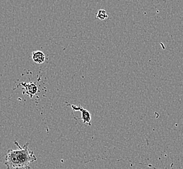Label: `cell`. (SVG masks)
Masks as SVG:
<instances>
[{
  "label": "cell",
  "mask_w": 183,
  "mask_h": 169,
  "mask_svg": "<svg viewBox=\"0 0 183 169\" xmlns=\"http://www.w3.org/2000/svg\"><path fill=\"white\" fill-rule=\"evenodd\" d=\"M65 103L67 104V105H70L73 111H79L82 113V120H83L84 124H87L89 126L91 125V114L87 110L83 108L80 105L78 106H76L74 105L68 104L67 102Z\"/></svg>",
  "instance_id": "cell-2"
},
{
  "label": "cell",
  "mask_w": 183,
  "mask_h": 169,
  "mask_svg": "<svg viewBox=\"0 0 183 169\" xmlns=\"http://www.w3.org/2000/svg\"><path fill=\"white\" fill-rule=\"evenodd\" d=\"M96 18H98L100 20H105L106 19H107L108 18V14L106 12V11H105L104 9H100L98 11V12L96 14Z\"/></svg>",
  "instance_id": "cell-5"
},
{
  "label": "cell",
  "mask_w": 183,
  "mask_h": 169,
  "mask_svg": "<svg viewBox=\"0 0 183 169\" xmlns=\"http://www.w3.org/2000/svg\"><path fill=\"white\" fill-rule=\"evenodd\" d=\"M19 85H21L24 88H25L26 94L27 95H29L31 98L33 97V95L36 94L38 91L37 86H36L35 82H30V83L22 82L19 84Z\"/></svg>",
  "instance_id": "cell-3"
},
{
  "label": "cell",
  "mask_w": 183,
  "mask_h": 169,
  "mask_svg": "<svg viewBox=\"0 0 183 169\" xmlns=\"http://www.w3.org/2000/svg\"><path fill=\"white\" fill-rule=\"evenodd\" d=\"M14 144L18 150H9L5 157V164L7 169H30V164L36 160L33 152L29 148V142L26 143L23 147L20 146L17 141Z\"/></svg>",
  "instance_id": "cell-1"
},
{
  "label": "cell",
  "mask_w": 183,
  "mask_h": 169,
  "mask_svg": "<svg viewBox=\"0 0 183 169\" xmlns=\"http://www.w3.org/2000/svg\"><path fill=\"white\" fill-rule=\"evenodd\" d=\"M32 59L37 64H43L46 60V56L41 51H36L32 53Z\"/></svg>",
  "instance_id": "cell-4"
}]
</instances>
